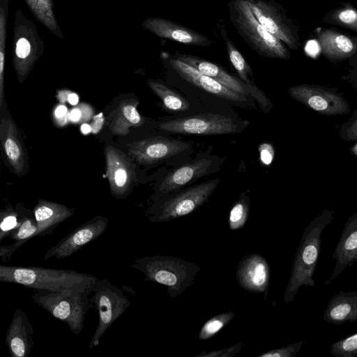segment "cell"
Segmentation results:
<instances>
[{
	"label": "cell",
	"mask_w": 357,
	"mask_h": 357,
	"mask_svg": "<svg viewBox=\"0 0 357 357\" xmlns=\"http://www.w3.org/2000/svg\"><path fill=\"white\" fill-rule=\"evenodd\" d=\"M108 219L98 215L77 227L49 252V257L70 256L86 244L95 241L106 230Z\"/></svg>",
	"instance_id": "14"
},
{
	"label": "cell",
	"mask_w": 357,
	"mask_h": 357,
	"mask_svg": "<svg viewBox=\"0 0 357 357\" xmlns=\"http://www.w3.org/2000/svg\"><path fill=\"white\" fill-rule=\"evenodd\" d=\"M220 182L218 178L211 179L164 199L148 211L147 218L160 223L187 215L207 202Z\"/></svg>",
	"instance_id": "7"
},
{
	"label": "cell",
	"mask_w": 357,
	"mask_h": 357,
	"mask_svg": "<svg viewBox=\"0 0 357 357\" xmlns=\"http://www.w3.org/2000/svg\"><path fill=\"white\" fill-rule=\"evenodd\" d=\"M139 101L133 98L123 99L110 113L109 128L114 135L126 136L130 128H139L144 125V119L137 111Z\"/></svg>",
	"instance_id": "24"
},
{
	"label": "cell",
	"mask_w": 357,
	"mask_h": 357,
	"mask_svg": "<svg viewBox=\"0 0 357 357\" xmlns=\"http://www.w3.org/2000/svg\"><path fill=\"white\" fill-rule=\"evenodd\" d=\"M293 99L321 115H343L349 112V104L340 93L321 86L303 84L290 87Z\"/></svg>",
	"instance_id": "10"
},
{
	"label": "cell",
	"mask_w": 357,
	"mask_h": 357,
	"mask_svg": "<svg viewBox=\"0 0 357 357\" xmlns=\"http://www.w3.org/2000/svg\"><path fill=\"white\" fill-rule=\"evenodd\" d=\"M80 130H81V132L84 135L89 134L91 132V128L90 125H89L86 123H83L82 124Z\"/></svg>",
	"instance_id": "45"
},
{
	"label": "cell",
	"mask_w": 357,
	"mask_h": 357,
	"mask_svg": "<svg viewBox=\"0 0 357 357\" xmlns=\"http://www.w3.org/2000/svg\"><path fill=\"white\" fill-rule=\"evenodd\" d=\"M142 27L156 36L187 45L209 46L213 40L188 27L160 17L144 20Z\"/></svg>",
	"instance_id": "17"
},
{
	"label": "cell",
	"mask_w": 357,
	"mask_h": 357,
	"mask_svg": "<svg viewBox=\"0 0 357 357\" xmlns=\"http://www.w3.org/2000/svg\"><path fill=\"white\" fill-rule=\"evenodd\" d=\"M335 212L324 210L304 229L295 255L291 275L284 294V301H292L303 286L313 287V279L321 250V235L333 220Z\"/></svg>",
	"instance_id": "1"
},
{
	"label": "cell",
	"mask_w": 357,
	"mask_h": 357,
	"mask_svg": "<svg viewBox=\"0 0 357 357\" xmlns=\"http://www.w3.org/2000/svg\"><path fill=\"white\" fill-rule=\"evenodd\" d=\"M171 67L183 79L210 93L234 102H245V96L235 92L210 77H208L187 63L172 58L169 61Z\"/></svg>",
	"instance_id": "19"
},
{
	"label": "cell",
	"mask_w": 357,
	"mask_h": 357,
	"mask_svg": "<svg viewBox=\"0 0 357 357\" xmlns=\"http://www.w3.org/2000/svg\"><path fill=\"white\" fill-rule=\"evenodd\" d=\"M260 159L265 165H270L274 158V149L271 144L263 143L259 146Z\"/></svg>",
	"instance_id": "38"
},
{
	"label": "cell",
	"mask_w": 357,
	"mask_h": 357,
	"mask_svg": "<svg viewBox=\"0 0 357 357\" xmlns=\"http://www.w3.org/2000/svg\"><path fill=\"white\" fill-rule=\"evenodd\" d=\"M324 22L335 24L357 31V10L349 3H342L336 8L329 10L323 19Z\"/></svg>",
	"instance_id": "29"
},
{
	"label": "cell",
	"mask_w": 357,
	"mask_h": 357,
	"mask_svg": "<svg viewBox=\"0 0 357 357\" xmlns=\"http://www.w3.org/2000/svg\"><path fill=\"white\" fill-rule=\"evenodd\" d=\"M0 139L12 170L17 175L23 174L27 169V155L22 137L10 119L2 120Z\"/></svg>",
	"instance_id": "21"
},
{
	"label": "cell",
	"mask_w": 357,
	"mask_h": 357,
	"mask_svg": "<svg viewBox=\"0 0 357 357\" xmlns=\"http://www.w3.org/2000/svg\"><path fill=\"white\" fill-rule=\"evenodd\" d=\"M90 296V307H94L98 315V326L89 346L92 349L99 344L106 331L126 312L130 303L121 289L106 279H96Z\"/></svg>",
	"instance_id": "6"
},
{
	"label": "cell",
	"mask_w": 357,
	"mask_h": 357,
	"mask_svg": "<svg viewBox=\"0 0 357 357\" xmlns=\"http://www.w3.org/2000/svg\"><path fill=\"white\" fill-rule=\"evenodd\" d=\"M222 158H204L191 163L185 164L170 172L162 180L159 191L167 194L185 185L217 172Z\"/></svg>",
	"instance_id": "15"
},
{
	"label": "cell",
	"mask_w": 357,
	"mask_h": 357,
	"mask_svg": "<svg viewBox=\"0 0 357 357\" xmlns=\"http://www.w3.org/2000/svg\"><path fill=\"white\" fill-rule=\"evenodd\" d=\"M235 314L231 311L222 312L211 317L201 328L198 339L207 340L225 328L234 318Z\"/></svg>",
	"instance_id": "32"
},
{
	"label": "cell",
	"mask_w": 357,
	"mask_h": 357,
	"mask_svg": "<svg viewBox=\"0 0 357 357\" xmlns=\"http://www.w3.org/2000/svg\"><path fill=\"white\" fill-rule=\"evenodd\" d=\"M94 109L88 103L82 102L69 112L70 121L74 123H83L93 119Z\"/></svg>",
	"instance_id": "34"
},
{
	"label": "cell",
	"mask_w": 357,
	"mask_h": 357,
	"mask_svg": "<svg viewBox=\"0 0 357 357\" xmlns=\"http://www.w3.org/2000/svg\"><path fill=\"white\" fill-rule=\"evenodd\" d=\"M17 225V219L15 216L10 215L4 218L2 222L0 225V228L3 231H8L13 227H15Z\"/></svg>",
	"instance_id": "42"
},
{
	"label": "cell",
	"mask_w": 357,
	"mask_h": 357,
	"mask_svg": "<svg viewBox=\"0 0 357 357\" xmlns=\"http://www.w3.org/2000/svg\"><path fill=\"white\" fill-rule=\"evenodd\" d=\"M10 0H0V108L3 100L4 66Z\"/></svg>",
	"instance_id": "30"
},
{
	"label": "cell",
	"mask_w": 357,
	"mask_h": 357,
	"mask_svg": "<svg viewBox=\"0 0 357 357\" xmlns=\"http://www.w3.org/2000/svg\"><path fill=\"white\" fill-rule=\"evenodd\" d=\"M9 341L10 347L13 353L18 357L24 356L26 345L22 338L14 336Z\"/></svg>",
	"instance_id": "39"
},
{
	"label": "cell",
	"mask_w": 357,
	"mask_h": 357,
	"mask_svg": "<svg viewBox=\"0 0 357 357\" xmlns=\"http://www.w3.org/2000/svg\"><path fill=\"white\" fill-rule=\"evenodd\" d=\"M37 231V227L32 225L31 220H27L24 222V223L21 225L18 233L17 238L19 239H24L26 238L33 234H36Z\"/></svg>",
	"instance_id": "40"
},
{
	"label": "cell",
	"mask_w": 357,
	"mask_h": 357,
	"mask_svg": "<svg viewBox=\"0 0 357 357\" xmlns=\"http://www.w3.org/2000/svg\"><path fill=\"white\" fill-rule=\"evenodd\" d=\"M73 213L74 210L66 206L49 202H41L35 209V217L38 225L35 234L54 225L60 223Z\"/></svg>",
	"instance_id": "25"
},
{
	"label": "cell",
	"mask_w": 357,
	"mask_h": 357,
	"mask_svg": "<svg viewBox=\"0 0 357 357\" xmlns=\"http://www.w3.org/2000/svg\"><path fill=\"white\" fill-rule=\"evenodd\" d=\"M323 320L327 323L340 325L357 321V291H340L328 302L324 312Z\"/></svg>",
	"instance_id": "23"
},
{
	"label": "cell",
	"mask_w": 357,
	"mask_h": 357,
	"mask_svg": "<svg viewBox=\"0 0 357 357\" xmlns=\"http://www.w3.org/2000/svg\"><path fill=\"white\" fill-rule=\"evenodd\" d=\"M162 130L181 134L212 135L236 133L238 126L231 118L216 114H201L162 123Z\"/></svg>",
	"instance_id": "11"
},
{
	"label": "cell",
	"mask_w": 357,
	"mask_h": 357,
	"mask_svg": "<svg viewBox=\"0 0 357 357\" xmlns=\"http://www.w3.org/2000/svg\"><path fill=\"white\" fill-rule=\"evenodd\" d=\"M236 279L241 287L252 293L266 292L270 282V266L259 254L252 253L240 261Z\"/></svg>",
	"instance_id": "16"
},
{
	"label": "cell",
	"mask_w": 357,
	"mask_h": 357,
	"mask_svg": "<svg viewBox=\"0 0 357 357\" xmlns=\"http://www.w3.org/2000/svg\"><path fill=\"white\" fill-rule=\"evenodd\" d=\"M54 123L59 127H63L70 121L69 112L64 105H59L53 112Z\"/></svg>",
	"instance_id": "37"
},
{
	"label": "cell",
	"mask_w": 357,
	"mask_h": 357,
	"mask_svg": "<svg viewBox=\"0 0 357 357\" xmlns=\"http://www.w3.org/2000/svg\"><path fill=\"white\" fill-rule=\"evenodd\" d=\"M243 344L242 342L234 344L229 347L211 351H202L195 357H234L241 351Z\"/></svg>",
	"instance_id": "36"
},
{
	"label": "cell",
	"mask_w": 357,
	"mask_h": 357,
	"mask_svg": "<svg viewBox=\"0 0 357 357\" xmlns=\"http://www.w3.org/2000/svg\"><path fill=\"white\" fill-rule=\"evenodd\" d=\"M44 41L33 20L16 9L13 36V63L20 82H23L43 54Z\"/></svg>",
	"instance_id": "5"
},
{
	"label": "cell",
	"mask_w": 357,
	"mask_h": 357,
	"mask_svg": "<svg viewBox=\"0 0 357 357\" xmlns=\"http://www.w3.org/2000/svg\"><path fill=\"white\" fill-rule=\"evenodd\" d=\"M250 201L245 192L241 194L240 198L233 204L228 217L230 230H237L244 227L250 213Z\"/></svg>",
	"instance_id": "31"
},
{
	"label": "cell",
	"mask_w": 357,
	"mask_h": 357,
	"mask_svg": "<svg viewBox=\"0 0 357 357\" xmlns=\"http://www.w3.org/2000/svg\"><path fill=\"white\" fill-rule=\"evenodd\" d=\"M70 93L68 90L60 91L57 94V98L61 103H65L68 101V94Z\"/></svg>",
	"instance_id": "43"
},
{
	"label": "cell",
	"mask_w": 357,
	"mask_h": 357,
	"mask_svg": "<svg viewBox=\"0 0 357 357\" xmlns=\"http://www.w3.org/2000/svg\"><path fill=\"white\" fill-rule=\"evenodd\" d=\"M104 121L105 118L102 113L99 114L98 115L93 116V121L90 125L91 132L94 134L99 132L102 128Z\"/></svg>",
	"instance_id": "41"
},
{
	"label": "cell",
	"mask_w": 357,
	"mask_h": 357,
	"mask_svg": "<svg viewBox=\"0 0 357 357\" xmlns=\"http://www.w3.org/2000/svg\"><path fill=\"white\" fill-rule=\"evenodd\" d=\"M128 153L139 165H151L181 153L190 147L183 141L152 137L128 145Z\"/></svg>",
	"instance_id": "12"
},
{
	"label": "cell",
	"mask_w": 357,
	"mask_h": 357,
	"mask_svg": "<svg viewBox=\"0 0 357 357\" xmlns=\"http://www.w3.org/2000/svg\"><path fill=\"white\" fill-rule=\"evenodd\" d=\"M68 102L73 105H77L79 102V96L77 93L71 92L68 94Z\"/></svg>",
	"instance_id": "44"
},
{
	"label": "cell",
	"mask_w": 357,
	"mask_h": 357,
	"mask_svg": "<svg viewBox=\"0 0 357 357\" xmlns=\"http://www.w3.org/2000/svg\"><path fill=\"white\" fill-rule=\"evenodd\" d=\"M332 258L335 260L333 271L324 285L330 284L347 267L352 266L357 261V213L345 222Z\"/></svg>",
	"instance_id": "18"
},
{
	"label": "cell",
	"mask_w": 357,
	"mask_h": 357,
	"mask_svg": "<svg viewBox=\"0 0 357 357\" xmlns=\"http://www.w3.org/2000/svg\"><path fill=\"white\" fill-rule=\"evenodd\" d=\"M173 57L193 67L201 73L211 77L235 92L245 96L249 92V89H251V86L231 75L216 63L189 54H176Z\"/></svg>",
	"instance_id": "22"
},
{
	"label": "cell",
	"mask_w": 357,
	"mask_h": 357,
	"mask_svg": "<svg viewBox=\"0 0 357 357\" xmlns=\"http://www.w3.org/2000/svg\"><path fill=\"white\" fill-rule=\"evenodd\" d=\"M147 84L151 90L162 100L167 109L180 112L190 109L189 102L166 85L153 79H149Z\"/></svg>",
	"instance_id": "28"
},
{
	"label": "cell",
	"mask_w": 357,
	"mask_h": 357,
	"mask_svg": "<svg viewBox=\"0 0 357 357\" xmlns=\"http://www.w3.org/2000/svg\"><path fill=\"white\" fill-rule=\"evenodd\" d=\"M35 18L52 33L64 39L54 10L53 0H24Z\"/></svg>",
	"instance_id": "26"
},
{
	"label": "cell",
	"mask_w": 357,
	"mask_h": 357,
	"mask_svg": "<svg viewBox=\"0 0 357 357\" xmlns=\"http://www.w3.org/2000/svg\"><path fill=\"white\" fill-rule=\"evenodd\" d=\"M259 22L287 47L296 51L301 46L300 30L283 8L273 0H245Z\"/></svg>",
	"instance_id": "9"
},
{
	"label": "cell",
	"mask_w": 357,
	"mask_h": 357,
	"mask_svg": "<svg viewBox=\"0 0 357 357\" xmlns=\"http://www.w3.org/2000/svg\"><path fill=\"white\" fill-rule=\"evenodd\" d=\"M303 341L289 344L282 347L269 350L257 357H294L302 347Z\"/></svg>",
	"instance_id": "35"
},
{
	"label": "cell",
	"mask_w": 357,
	"mask_h": 357,
	"mask_svg": "<svg viewBox=\"0 0 357 357\" xmlns=\"http://www.w3.org/2000/svg\"><path fill=\"white\" fill-rule=\"evenodd\" d=\"M220 35L226 46L228 58L240 77L241 80L251 86L250 77L252 76V70L242 54L227 35L224 25L220 26Z\"/></svg>",
	"instance_id": "27"
},
{
	"label": "cell",
	"mask_w": 357,
	"mask_h": 357,
	"mask_svg": "<svg viewBox=\"0 0 357 357\" xmlns=\"http://www.w3.org/2000/svg\"><path fill=\"white\" fill-rule=\"evenodd\" d=\"M96 279L92 275L73 271L0 266V280L54 292L84 291L91 287Z\"/></svg>",
	"instance_id": "3"
},
{
	"label": "cell",
	"mask_w": 357,
	"mask_h": 357,
	"mask_svg": "<svg viewBox=\"0 0 357 357\" xmlns=\"http://www.w3.org/2000/svg\"><path fill=\"white\" fill-rule=\"evenodd\" d=\"M105 155L111 193L116 199H124L135 179V166L126 153L111 145L105 147Z\"/></svg>",
	"instance_id": "13"
},
{
	"label": "cell",
	"mask_w": 357,
	"mask_h": 357,
	"mask_svg": "<svg viewBox=\"0 0 357 357\" xmlns=\"http://www.w3.org/2000/svg\"><path fill=\"white\" fill-rule=\"evenodd\" d=\"M92 287L81 291L54 292L37 295L36 301L54 317L66 322L70 331L79 335L84 326L85 315L90 308Z\"/></svg>",
	"instance_id": "8"
},
{
	"label": "cell",
	"mask_w": 357,
	"mask_h": 357,
	"mask_svg": "<svg viewBox=\"0 0 357 357\" xmlns=\"http://www.w3.org/2000/svg\"><path fill=\"white\" fill-rule=\"evenodd\" d=\"M315 34L323 55L332 62L349 59L356 53V37L330 29H319Z\"/></svg>",
	"instance_id": "20"
},
{
	"label": "cell",
	"mask_w": 357,
	"mask_h": 357,
	"mask_svg": "<svg viewBox=\"0 0 357 357\" xmlns=\"http://www.w3.org/2000/svg\"><path fill=\"white\" fill-rule=\"evenodd\" d=\"M144 275V280L167 287L171 298L181 295L190 287L201 268L196 264L172 256L138 257L130 265Z\"/></svg>",
	"instance_id": "2"
},
{
	"label": "cell",
	"mask_w": 357,
	"mask_h": 357,
	"mask_svg": "<svg viewBox=\"0 0 357 357\" xmlns=\"http://www.w3.org/2000/svg\"><path fill=\"white\" fill-rule=\"evenodd\" d=\"M228 10L231 22L252 50L266 58L289 59L291 57L289 49L255 18L245 0H230Z\"/></svg>",
	"instance_id": "4"
},
{
	"label": "cell",
	"mask_w": 357,
	"mask_h": 357,
	"mask_svg": "<svg viewBox=\"0 0 357 357\" xmlns=\"http://www.w3.org/2000/svg\"><path fill=\"white\" fill-rule=\"evenodd\" d=\"M329 352L336 357H356L357 333L351 334L332 344Z\"/></svg>",
	"instance_id": "33"
}]
</instances>
